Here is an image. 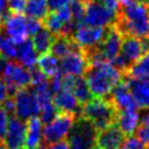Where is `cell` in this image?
<instances>
[{
  "mask_svg": "<svg viewBox=\"0 0 149 149\" xmlns=\"http://www.w3.org/2000/svg\"><path fill=\"white\" fill-rule=\"evenodd\" d=\"M101 3L108 8L112 13H114L115 15L118 14L119 12V8H120V0H100Z\"/></svg>",
  "mask_w": 149,
  "mask_h": 149,
  "instance_id": "obj_36",
  "label": "cell"
},
{
  "mask_svg": "<svg viewBox=\"0 0 149 149\" xmlns=\"http://www.w3.org/2000/svg\"><path fill=\"white\" fill-rule=\"evenodd\" d=\"M0 78L5 83L8 94L13 97L19 90L30 86L31 72L30 69L24 68L17 61L8 59L1 69Z\"/></svg>",
  "mask_w": 149,
  "mask_h": 149,
  "instance_id": "obj_5",
  "label": "cell"
},
{
  "mask_svg": "<svg viewBox=\"0 0 149 149\" xmlns=\"http://www.w3.org/2000/svg\"><path fill=\"white\" fill-rule=\"evenodd\" d=\"M3 16H5V15H0V30H1V27H2V21H3Z\"/></svg>",
  "mask_w": 149,
  "mask_h": 149,
  "instance_id": "obj_41",
  "label": "cell"
},
{
  "mask_svg": "<svg viewBox=\"0 0 149 149\" xmlns=\"http://www.w3.org/2000/svg\"><path fill=\"white\" fill-rule=\"evenodd\" d=\"M113 24L123 36L146 37L149 29V2L120 0V8Z\"/></svg>",
  "mask_w": 149,
  "mask_h": 149,
  "instance_id": "obj_1",
  "label": "cell"
},
{
  "mask_svg": "<svg viewBox=\"0 0 149 149\" xmlns=\"http://www.w3.org/2000/svg\"><path fill=\"white\" fill-rule=\"evenodd\" d=\"M7 0H0V15H6V10H7Z\"/></svg>",
  "mask_w": 149,
  "mask_h": 149,
  "instance_id": "obj_40",
  "label": "cell"
},
{
  "mask_svg": "<svg viewBox=\"0 0 149 149\" xmlns=\"http://www.w3.org/2000/svg\"><path fill=\"white\" fill-rule=\"evenodd\" d=\"M136 134H137V137L142 142H144L147 146L149 144V126L140 125L139 128L136 129Z\"/></svg>",
  "mask_w": 149,
  "mask_h": 149,
  "instance_id": "obj_35",
  "label": "cell"
},
{
  "mask_svg": "<svg viewBox=\"0 0 149 149\" xmlns=\"http://www.w3.org/2000/svg\"><path fill=\"white\" fill-rule=\"evenodd\" d=\"M97 133L98 130L91 121L79 116L76 118L66 141L70 149H94Z\"/></svg>",
  "mask_w": 149,
  "mask_h": 149,
  "instance_id": "obj_6",
  "label": "cell"
},
{
  "mask_svg": "<svg viewBox=\"0 0 149 149\" xmlns=\"http://www.w3.org/2000/svg\"><path fill=\"white\" fill-rule=\"evenodd\" d=\"M118 109L113 105L109 98H91L87 102L81 105L80 116L87 119L93 123L95 129L99 132L106 127L115 123Z\"/></svg>",
  "mask_w": 149,
  "mask_h": 149,
  "instance_id": "obj_3",
  "label": "cell"
},
{
  "mask_svg": "<svg viewBox=\"0 0 149 149\" xmlns=\"http://www.w3.org/2000/svg\"><path fill=\"white\" fill-rule=\"evenodd\" d=\"M27 28H28V34L33 36V35L36 34L40 29L43 28V24H42L41 20L31 19V17H27Z\"/></svg>",
  "mask_w": 149,
  "mask_h": 149,
  "instance_id": "obj_33",
  "label": "cell"
},
{
  "mask_svg": "<svg viewBox=\"0 0 149 149\" xmlns=\"http://www.w3.org/2000/svg\"><path fill=\"white\" fill-rule=\"evenodd\" d=\"M85 2V14L80 23L101 28H108L114 23L116 15L106 8L100 0H88Z\"/></svg>",
  "mask_w": 149,
  "mask_h": 149,
  "instance_id": "obj_8",
  "label": "cell"
},
{
  "mask_svg": "<svg viewBox=\"0 0 149 149\" xmlns=\"http://www.w3.org/2000/svg\"><path fill=\"white\" fill-rule=\"evenodd\" d=\"M40 149H70V146L68 141H59L49 146H41Z\"/></svg>",
  "mask_w": 149,
  "mask_h": 149,
  "instance_id": "obj_38",
  "label": "cell"
},
{
  "mask_svg": "<svg viewBox=\"0 0 149 149\" xmlns=\"http://www.w3.org/2000/svg\"><path fill=\"white\" fill-rule=\"evenodd\" d=\"M88 66V62L84 51L79 48L68 56L63 57L61 61V73L70 74L74 77H81L85 74Z\"/></svg>",
  "mask_w": 149,
  "mask_h": 149,
  "instance_id": "obj_13",
  "label": "cell"
},
{
  "mask_svg": "<svg viewBox=\"0 0 149 149\" xmlns=\"http://www.w3.org/2000/svg\"><path fill=\"white\" fill-rule=\"evenodd\" d=\"M27 0H7V5L10 12L14 13H23Z\"/></svg>",
  "mask_w": 149,
  "mask_h": 149,
  "instance_id": "obj_34",
  "label": "cell"
},
{
  "mask_svg": "<svg viewBox=\"0 0 149 149\" xmlns=\"http://www.w3.org/2000/svg\"><path fill=\"white\" fill-rule=\"evenodd\" d=\"M54 38H55V35L52 33H50L47 28L43 27L36 34L33 35L31 42H33V45H34L35 50L37 51V54L42 55V54H45V52L50 51Z\"/></svg>",
  "mask_w": 149,
  "mask_h": 149,
  "instance_id": "obj_24",
  "label": "cell"
},
{
  "mask_svg": "<svg viewBox=\"0 0 149 149\" xmlns=\"http://www.w3.org/2000/svg\"><path fill=\"white\" fill-rule=\"evenodd\" d=\"M77 49H79V47L76 44V42L71 36L57 35L54 38V42L50 48V52L58 58H63Z\"/></svg>",
  "mask_w": 149,
  "mask_h": 149,
  "instance_id": "obj_23",
  "label": "cell"
},
{
  "mask_svg": "<svg viewBox=\"0 0 149 149\" xmlns=\"http://www.w3.org/2000/svg\"><path fill=\"white\" fill-rule=\"evenodd\" d=\"M122 38H123V35L118 30V28L114 24L107 28L104 40L97 47L99 56L101 57L102 61H107L112 63L118 57V55L120 54Z\"/></svg>",
  "mask_w": 149,
  "mask_h": 149,
  "instance_id": "obj_12",
  "label": "cell"
},
{
  "mask_svg": "<svg viewBox=\"0 0 149 149\" xmlns=\"http://www.w3.org/2000/svg\"><path fill=\"white\" fill-rule=\"evenodd\" d=\"M58 109L56 108V106L54 105V102H49V104H45L43 106H41V109H40V115H41V121L43 123H49L51 122L58 114Z\"/></svg>",
  "mask_w": 149,
  "mask_h": 149,
  "instance_id": "obj_30",
  "label": "cell"
},
{
  "mask_svg": "<svg viewBox=\"0 0 149 149\" xmlns=\"http://www.w3.org/2000/svg\"><path fill=\"white\" fill-rule=\"evenodd\" d=\"M147 50H149L148 37L123 36L120 54L112 63L125 73Z\"/></svg>",
  "mask_w": 149,
  "mask_h": 149,
  "instance_id": "obj_4",
  "label": "cell"
},
{
  "mask_svg": "<svg viewBox=\"0 0 149 149\" xmlns=\"http://www.w3.org/2000/svg\"><path fill=\"white\" fill-rule=\"evenodd\" d=\"M52 102L59 113H70L79 118L81 114V105L73 95L72 92L66 90H61L52 97Z\"/></svg>",
  "mask_w": 149,
  "mask_h": 149,
  "instance_id": "obj_18",
  "label": "cell"
},
{
  "mask_svg": "<svg viewBox=\"0 0 149 149\" xmlns=\"http://www.w3.org/2000/svg\"><path fill=\"white\" fill-rule=\"evenodd\" d=\"M17 44L14 43L2 30H0V57L5 59H16Z\"/></svg>",
  "mask_w": 149,
  "mask_h": 149,
  "instance_id": "obj_28",
  "label": "cell"
},
{
  "mask_svg": "<svg viewBox=\"0 0 149 149\" xmlns=\"http://www.w3.org/2000/svg\"><path fill=\"white\" fill-rule=\"evenodd\" d=\"M48 0H27L24 6V13L27 17L43 20L48 14Z\"/></svg>",
  "mask_w": 149,
  "mask_h": 149,
  "instance_id": "obj_26",
  "label": "cell"
},
{
  "mask_svg": "<svg viewBox=\"0 0 149 149\" xmlns=\"http://www.w3.org/2000/svg\"><path fill=\"white\" fill-rule=\"evenodd\" d=\"M123 74L130 78H148L149 77V50H147Z\"/></svg>",
  "mask_w": 149,
  "mask_h": 149,
  "instance_id": "obj_25",
  "label": "cell"
},
{
  "mask_svg": "<svg viewBox=\"0 0 149 149\" xmlns=\"http://www.w3.org/2000/svg\"><path fill=\"white\" fill-rule=\"evenodd\" d=\"M140 109H149V77L148 78H130L123 74L122 78Z\"/></svg>",
  "mask_w": 149,
  "mask_h": 149,
  "instance_id": "obj_15",
  "label": "cell"
},
{
  "mask_svg": "<svg viewBox=\"0 0 149 149\" xmlns=\"http://www.w3.org/2000/svg\"><path fill=\"white\" fill-rule=\"evenodd\" d=\"M37 68L48 78H54L61 74V61L51 52L42 54L37 58Z\"/></svg>",
  "mask_w": 149,
  "mask_h": 149,
  "instance_id": "obj_22",
  "label": "cell"
},
{
  "mask_svg": "<svg viewBox=\"0 0 149 149\" xmlns=\"http://www.w3.org/2000/svg\"><path fill=\"white\" fill-rule=\"evenodd\" d=\"M8 98V91L7 87L5 85V83L2 81V79L0 78V106L2 105V102Z\"/></svg>",
  "mask_w": 149,
  "mask_h": 149,
  "instance_id": "obj_39",
  "label": "cell"
},
{
  "mask_svg": "<svg viewBox=\"0 0 149 149\" xmlns=\"http://www.w3.org/2000/svg\"><path fill=\"white\" fill-rule=\"evenodd\" d=\"M72 0H48V7L50 10H55L59 7H63L65 5H69Z\"/></svg>",
  "mask_w": 149,
  "mask_h": 149,
  "instance_id": "obj_37",
  "label": "cell"
},
{
  "mask_svg": "<svg viewBox=\"0 0 149 149\" xmlns=\"http://www.w3.org/2000/svg\"><path fill=\"white\" fill-rule=\"evenodd\" d=\"M106 28L92 27L84 23L76 24V28L71 35L76 44L81 50H88L98 47L106 35Z\"/></svg>",
  "mask_w": 149,
  "mask_h": 149,
  "instance_id": "obj_10",
  "label": "cell"
},
{
  "mask_svg": "<svg viewBox=\"0 0 149 149\" xmlns=\"http://www.w3.org/2000/svg\"><path fill=\"white\" fill-rule=\"evenodd\" d=\"M13 99L15 105L14 115L20 120H29L30 118H34L37 114H40L41 107L36 98V94L31 88L24 87L19 90L13 95Z\"/></svg>",
  "mask_w": 149,
  "mask_h": 149,
  "instance_id": "obj_9",
  "label": "cell"
},
{
  "mask_svg": "<svg viewBox=\"0 0 149 149\" xmlns=\"http://www.w3.org/2000/svg\"><path fill=\"white\" fill-rule=\"evenodd\" d=\"M115 123L126 136L133 135L140 126V113L137 109L118 111Z\"/></svg>",
  "mask_w": 149,
  "mask_h": 149,
  "instance_id": "obj_20",
  "label": "cell"
},
{
  "mask_svg": "<svg viewBox=\"0 0 149 149\" xmlns=\"http://www.w3.org/2000/svg\"><path fill=\"white\" fill-rule=\"evenodd\" d=\"M146 37H148V38H149V29H148V33H147V36H146Z\"/></svg>",
  "mask_w": 149,
  "mask_h": 149,
  "instance_id": "obj_42",
  "label": "cell"
},
{
  "mask_svg": "<svg viewBox=\"0 0 149 149\" xmlns=\"http://www.w3.org/2000/svg\"><path fill=\"white\" fill-rule=\"evenodd\" d=\"M26 129L27 125L24 123V121L20 120L15 115L10 116L8 120L7 132L3 139L6 149H23Z\"/></svg>",
  "mask_w": 149,
  "mask_h": 149,
  "instance_id": "obj_14",
  "label": "cell"
},
{
  "mask_svg": "<svg viewBox=\"0 0 149 149\" xmlns=\"http://www.w3.org/2000/svg\"><path fill=\"white\" fill-rule=\"evenodd\" d=\"M8 120H9L8 113L2 107H0V142H2L5 139L7 126H8Z\"/></svg>",
  "mask_w": 149,
  "mask_h": 149,
  "instance_id": "obj_32",
  "label": "cell"
},
{
  "mask_svg": "<svg viewBox=\"0 0 149 149\" xmlns=\"http://www.w3.org/2000/svg\"><path fill=\"white\" fill-rule=\"evenodd\" d=\"M85 1H88V0H85Z\"/></svg>",
  "mask_w": 149,
  "mask_h": 149,
  "instance_id": "obj_44",
  "label": "cell"
},
{
  "mask_svg": "<svg viewBox=\"0 0 149 149\" xmlns=\"http://www.w3.org/2000/svg\"><path fill=\"white\" fill-rule=\"evenodd\" d=\"M147 149H149V144H148V146H147Z\"/></svg>",
  "mask_w": 149,
  "mask_h": 149,
  "instance_id": "obj_43",
  "label": "cell"
},
{
  "mask_svg": "<svg viewBox=\"0 0 149 149\" xmlns=\"http://www.w3.org/2000/svg\"><path fill=\"white\" fill-rule=\"evenodd\" d=\"M119 149H147V144L142 142L137 136L129 135L123 140Z\"/></svg>",
  "mask_w": 149,
  "mask_h": 149,
  "instance_id": "obj_31",
  "label": "cell"
},
{
  "mask_svg": "<svg viewBox=\"0 0 149 149\" xmlns=\"http://www.w3.org/2000/svg\"><path fill=\"white\" fill-rule=\"evenodd\" d=\"M84 76L91 94L97 98H106L122 80L123 72L111 62L99 61L90 63Z\"/></svg>",
  "mask_w": 149,
  "mask_h": 149,
  "instance_id": "obj_2",
  "label": "cell"
},
{
  "mask_svg": "<svg viewBox=\"0 0 149 149\" xmlns=\"http://www.w3.org/2000/svg\"><path fill=\"white\" fill-rule=\"evenodd\" d=\"M23 149H40L43 140V122L40 118H30L27 121Z\"/></svg>",
  "mask_w": 149,
  "mask_h": 149,
  "instance_id": "obj_19",
  "label": "cell"
},
{
  "mask_svg": "<svg viewBox=\"0 0 149 149\" xmlns=\"http://www.w3.org/2000/svg\"><path fill=\"white\" fill-rule=\"evenodd\" d=\"M69 6L71 9L72 19H73L74 23L76 24L80 23L84 17V14H85V7H86L85 0H72L69 3Z\"/></svg>",
  "mask_w": 149,
  "mask_h": 149,
  "instance_id": "obj_29",
  "label": "cell"
},
{
  "mask_svg": "<svg viewBox=\"0 0 149 149\" xmlns=\"http://www.w3.org/2000/svg\"><path fill=\"white\" fill-rule=\"evenodd\" d=\"M1 30L16 44L28 40L27 16L22 13L9 12L3 16Z\"/></svg>",
  "mask_w": 149,
  "mask_h": 149,
  "instance_id": "obj_11",
  "label": "cell"
},
{
  "mask_svg": "<svg viewBox=\"0 0 149 149\" xmlns=\"http://www.w3.org/2000/svg\"><path fill=\"white\" fill-rule=\"evenodd\" d=\"M74 120L76 115L73 114L58 113L57 116L43 128L42 146H49L59 141H64V139L68 137Z\"/></svg>",
  "mask_w": 149,
  "mask_h": 149,
  "instance_id": "obj_7",
  "label": "cell"
},
{
  "mask_svg": "<svg viewBox=\"0 0 149 149\" xmlns=\"http://www.w3.org/2000/svg\"><path fill=\"white\" fill-rule=\"evenodd\" d=\"M125 139L126 135L122 130L116 123H113L97 133L95 146L99 149H119Z\"/></svg>",
  "mask_w": 149,
  "mask_h": 149,
  "instance_id": "obj_16",
  "label": "cell"
},
{
  "mask_svg": "<svg viewBox=\"0 0 149 149\" xmlns=\"http://www.w3.org/2000/svg\"><path fill=\"white\" fill-rule=\"evenodd\" d=\"M37 51L35 50L33 42L26 40L24 42L17 44V55L16 61L27 69H33L37 64Z\"/></svg>",
  "mask_w": 149,
  "mask_h": 149,
  "instance_id": "obj_21",
  "label": "cell"
},
{
  "mask_svg": "<svg viewBox=\"0 0 149 149\" xmlns=\"http://www.w3.org/2000/svg\"><path fill=\"white\" fill-rule=\"evenodd\" d=\"M70 92L73 93V95L77 98V100L79 101L80 105H84L85 102H87L92 98V94L88 90V86H87L85 79L81 78V77H76L74 78V81L72 84V87H71Z\"/></svg>",
  "mask_w": 149,
  "mask_h": 149,
  "instance_id": "obj_27",
  "label": "cell"
},
{
  "mask_svg": "<svg viewBox=\"0 0 149 149\" xmlns=\"http://www.w3.org/2000/svg\"><path fill=\"white\" fill-rule=\"evenodd\" d=\"M108 97L118 111L137 109V105L130 93L127 83L123 79L113 88Z\"/></svg>",
  "mask_w": 149,
  "mask_h": 149,
  "instance_id": "obj_17",
  "label": "cell"
}]
</instances>
